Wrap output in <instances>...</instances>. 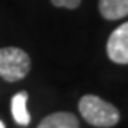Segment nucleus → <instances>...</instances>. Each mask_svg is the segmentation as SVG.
<instances>
[{"instance_id":"f257e3e1","label":"nucleus","mask_w":128,"mask_h":128,"mask_svg":"<svg viewBox=\"0 0 128 128\" xmlns=\"http://www.w3.org/2000/svg\"><path fill=\"white\" fill-rule=\"evenodd\" d=\"M78 110L85 122L98 128H110L120 122V112L116 106L105 102L96 95H85L78 102Z\"/></svg>"},{"instance_id":"f03ea898","label":"nucleus","mask_w":128,"mask_h":128,"mask_svg":"<svg viewBox=\"0 0 128 128\" xmlns=\"http://www.w3.org/2000/svg\"><path fill=\"white\" fill-rule=\"evenodd\" d=\"M30 72L28 53L17 47L0 48V76L5 82H18Z\"/></svg>"},{"instance_id":"7ed1b4c3","label":"nucleus","mask_w":128,"mask_h":128,"mask_svg":"<svg viewBox=\"0 0 128 128\" xmlns=\"http://www.w3.org/2000/svg\"><path fill=\"white\" fill-rule=\"evenodd\" d=\"M106 53L113 63L128 65V22L122 24L112 32L106 42Z\"/></svg>"},{"instance_id":"20e7f679","label":"nucleus","mask_w":128,"mask_h":128,"mask_svg":"<svg viewBox=\"0 0 128 128\" xmlns=\"http://www.w3.org/2000/svg\"><path fill=\"white\" fill-rule=\"evenodd\" d=\"M37 128H80V123L70 112H57L45 116Z\"/></svg>"},{"instance_id":"39448f33","label":"nucleus","mask_w":128,"mask_h":128,"mask_svg":"<svg viewBox=\"0 0 128 128\" xmlns=\"http://www.w3.org/2000/svg\"><path fill=\"white\" fill-rule=\"evenodd\" d=\"M98 10L106 20H120L128 15V0H100Z\"/></svg>"},{"instance_id":"423d86ee","label":"nucleus","mask_w":128,"mask_h":128,"mask_svg":"<svg viewBox=\"0 0 128 128\" xmlns=\"http://www.w3.org/2000/svg\"><path fill=\"white\" fill-rule=\"evenodd\" d=\"M27 100L28 95L27 92H18L15 93L14 98H12V103H10V108H12V116L18 125L22 126H27L30 123V113L27 110Z\"/></svg>"},{"instance_id":"0eeeda50","label":"nucleus","mask_w":128,"mask_h":128,"mask_svg":"<svg viewBox=\"0 0 128 128\" xmlns=\"http://www.w3.org/2000/svg\"><path fill=\"white\" fill-rule=\"evenodd\" d=\"M55 7H63V8H76L82 0H50Z\"/></svg>"},{"instance_id":"6e6552de","label":"nucleus","mask_w":128,"mask_h":128,"mask_svg":"<svg viewBox=\"0 0 128 128\" xmlns=\"http://www.w3.org/2000/svg\"><path fill=\"white\" fill-rule=\"evenodd\" d=\"M0 128H5V123L2 122V120H0Z\"/></svg>"}]
</instances>
